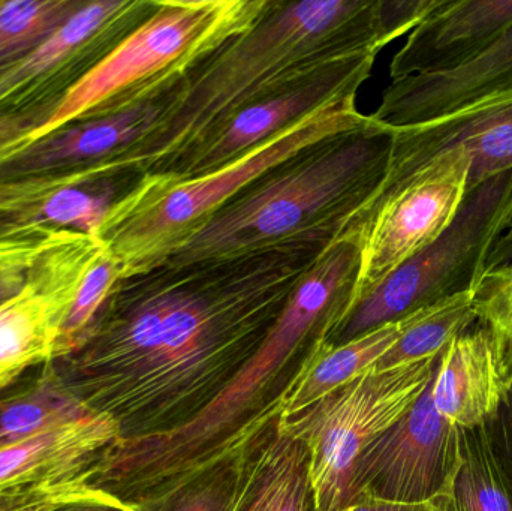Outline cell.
Masks as SVG:
<instances>
[{
  "label": "cell",
  "instance_id": "obj_13",
  "mask_svg": "<svg viewBox=\"0 0 512 511\" xmlns=\"http://www.w3.org/2000/svg\"><path fill=\"white\" fill-rule=\"evenodd\" d=\"M387 129L391 135L387 171L363 209L390 194L430 159L450 150L462 149L471 156L466 194L512 171V90L484 96L418 125Z\"/></svg>",
  "mask_w": 512,
  "mask_h": 511
},
{
  "label": "cell",
  "instance_id": "obj_2",
  "mask_svg": "<svg viewBox=\"0 0 512 511\" xmlns=\"http://www.w3.org/2000/svg\"><path fill=\"white\" fill-rule=\"evenodd\" d=\"M439 0H271L248 32L198 63L159 98L152 131L116 158L111 176L161 174L198 141L251 105L288 92L325 69L379 54L411 32Z\"/></svg>",
  "mask_w": 512,
  "mask_h": 511
},
{
  "label": "cell",
  "instance_id": "obj_21",
  "mask_svg": "<svg viewBox=\"0 0 512 511\" xmlns=\"http://www.w3.org/2000/svg\"><path fill=\"white\" fill-rule=\"evenodd\" d=\"M478 321L474 290L454 294L406 317L396 344L373 366L385 371L394 366L439 357L442 351Z\"/></svg>",
  "mask_w": 512,
  "mask_h": 511
},
{
  "label": "cell",
  "instance_id": "obj_20",
  "mask_svg": "<svg viewBox=\"0 0 512 511\" xmlns=\"http://www.w3.org/2000/svg\"><path fill=\"white\" fill-rule=\"evenodd\" d=\"M406 317L385 324L340 347H328L325 339H322L315 357L292 389L282 419L300 413L328 393L346 386L373 369L402 335Z\"/></svg>",
  "mask_w": 512,
  "mask_h": 511
},
{
  "label": "cell",
  "instance_id": "obj_22",
  "mask_svg": "<svg viewBox=\"0 0 512 511\" xmlns=\"http://www.w3.org/2000/svg\"><path fill=\"white\" fill-rule=\"evenodd\" d=\"M453 511H512V476L489 426L466 432L454 480Z\"/></svg>",
  "mask_w": 512,
  "mask_h": 511
},
{
  "label": "cell",
  "instance_id": "obj_5",
  "mask_svg": "<svg viewBox=\"0 0 512 511\" xmlns=\"http://www.w3.org/2000/svg\"><path fill=\"white\" fill-rule=\"evenodd\" d=\"M370 122L346 99L315 111L242 158L194 177H138L108 210L95 237L122 279L155 269L252 182L325 138Z\"/></svg>",
  "mask_w": 512,
  "mask_h": 511
},
{
  "label": "cell",
  "instance_id": "obj_18",
  "mask_svg": "<svg viewBox=\"0 0 512 511\" xmlns=\"http://www.w3.org/2000/svg\"><path fill=\"white\" fill-rule=\"evenodd\" d=\"M120 438L122 432L113 417L90 411L80 419L0 447V497L81 473Z\"/></svg>",
  "mask_w": 512,
  "mask_h": 511
},
{
  "label": "cell",
  "instance_id": "obj_19",
  "mask_svg": "<svg viewBox=\"0 0 512 511\" xmlns=\"http://www.w3.org/2000/svg\"><path fill=\"white\" fill-rule=\"evenodd\" d=\"M230 511H316L306 444L277 426L243 458Z\"/></svg>",
  "mask_w": 512,
  "mask_h": 511
},
{
  "label": "cell",
  "instance_id": "obj_28",
  "mask_svg": "<svg viewBox=\"0 0 512 511\" xmlns=\"http://www.w3.org/2000/svg\"><path fill=\"white\" fill-rule=\"evenodd\" d=\"M478 321L492 333L512 392V260L489 270L474 288Z\"/></svg>",
  "mask_w": 512,
  "mask_h": 511
},
{
  "label": "cell",
  "instance_id": "obj_14",
  "mask_svg": "<svg viewBox=\"0 0 512 511\" xmlns=\"http://www.w3.org/2000/svg\"><path fill=\"white\" fill-rule=\"evenodd\" d=\"M378 54L343 60L288 92L251 105L180 155L164 173L194 177L218 170L315 111L346 99L372 75Z\"/></svg>",
  "mask_w": 512,
  "mask_h": 511
},
{
  "label": "cell",
  "instance_id": "obj_1",
  "mask_svg": "<svg viewBox=\"0 0 512 511\" xmlns=\"http://www.w3.org/2000/svg\"><path fill=\"white\" fill-rule=\"evenodd\" d=\"M328 246L164 263L120 279L60 378L116 420L120 440L180 428L251 359Z\"/></svg>",
  "mask_w": 512,
  "mask_h": 511
},
{
  "label": "cell",
  "instance_id": "obj_24",
  "mask_svg": "<svg viewBox=\"0 0 512 511\" xmlns=\"http://www.w3.org/2000/svg\"><path fill=\"white\" fill-rule=\"evenodd\" d=\"M134 182L132 179H107L87 185L63 186L30 210L17 227L71 230L95 237L114 201Z\"/></svg>",
  "mask_w": 512,
  "mask_h": 511
},
{
  "label": "cell",
  "instance_id": "obj_3",
  "mask_svg": "<svg viewBox=\"0 0 512 511\" xmlns=\"http://www.w3.org/2000/svg\"><path fill=\"white\" fill-rule=\"evenodd\" d=\"M357 272V242L334 240L227 386L180 428L108 447L93 462V485L128 506H149L252 452L279 426L292 389L345 308Z\"/></svg>",
  "mask_w": 512,
  "mask_h": 511
},
{
  "label": "cell",
  "instance_id": "obj_32",
  "mask_svg": "<svg viewBox=\"0 0 512 511\" xmlns=\"http://www.w3.org/2000/svg\"><path fill=\"white\" fill-rule=\"evenodd\" d=\"M41 125L35 117L0 116V146L17 140L21 135L29 134Z\"/></svg>",
  "mask_w": 512,
  "mask_h": 511
},
{
  "label": "cell",
  "instance_id": "obj_30",
  "mask_svg": "<svg viewBox=\"0 0 512 511\" xmlns=\"http://www.w3.org/2000/svg\"><path fill=\"white\" fill-rule=\"evenodd\" d=\"M53 231L0 227V305L20 293Z\"/></svg>",
  "mask_w": 512,
  "mask_h": 511
},
{
  "label": "cell",
  "instance_id": "obj_23",
  "mask_svg": "<svg viewBox=\"0 0 512 511\" xmlns=\"http://www.w3.org/2000/svg\"><path fill=\"white\" fill-rule=\"evenodd\" d=\"M50 365L30 392L0 405V447L80 419L93 411L66 389L62 378Z\"/></svg>",
  "mask_w": 512,
  "mask_h": 511
},
{
  "label": "cell",
  "instance_id": "obj_8",
  "mask_svg": "<svg viewBox=\"0 0 512 511\" xmlns=\"http://www.w3.org/2000/svg\"><path fill=\"white\" fill-rule=\"evenodd\" d=\"M439 357L370 369L300 413L283 417L279 431L306 444L316 511L351 506L361 455L396 425L423 395Z\"/></svg>",
  "mask_w": 512,
  "mask_h": 511
},
{
  "label": "cell",
  "instance_id": "obj_33",
  "mask_svg": "<svg viewBox=\"0 0 512 511\" xmlns=\"http://www.w3.org/2000/svg\"><path fill=\"white\" fill-rule=\"evenodd\" d=\"M125 507V506H122ZM114 509H120V507L113 506H80L74 507V509H69L65 511H111Z\"/></svg>",
  "mask_w": 512,
  "mask_h": 511
},
{
  "label": "cell",
  "instance_id": "obj_29",
  "mask_svg": "<svg viewBox=\"0 0 512 511\" xmlns=\"http://www.w3.org/2000/svg\"><path fill=\"white\" fill-rule=\"evenodd\" d=\"M243 458L233 464L224 465L207 476L200 477L156 503L135 507V509L138 511H230L231 501L239 483Z\"/></svg>",
  "mask_w": 512,
  "mask_h": 511
},
{
  "label": "cell",
  "instance_id": "obj_12",
  "mask_svg": "<svg viewBox=\"0 0 512 511\" xmlns=\"http://www.w3.org/2000/svg\"><path fill=\"white\" fill-rule=\"evenodd\" d=\"M465 434L436 410L430 381L408 413L361 455L352 504L364 498L396 503L432 500L456 479Z\"/></svg>",
  "mask_w": 512,
  "mask_h": 511
},
{
  "label": "cell",
  "instance_id": "obj_31",
  "mask_svg": "<svg viewBox=\"0 0 512 511\" xmlns=\"http://www.w3.org/2000/svg\"><path fill=\"white\" fill-rule=\"evenodd\" d=\"M453 491L454 482L432 500L423 503H396L378 498H364L340 511H453Z\"/></svg>",
  "mask_w": 512,
  "mask_h": 511
},
{
  "label": "cell",
  "instance_id": "obj_17",
  "mask_svg": "<svg viewBox=\"0 0 512 511\" xmlns=\"http://www.w3.org/2000/svg\"><path fill=\"white\" fill-rule=\"evenodd\" d=\"M510 395L492 333L484 326L454 339L439 356L432 378L438 413L462 431L486 428Z\"/></svg>",
  "mask_w": 512,
  "mask_h": 511
},
{
  "label": "cell",
  "instance_id": "obj_9",
  "mask_svg": "<svg viewBox=\"0 0 512 511\" xmlns=\"http://www.w3.org/2000/svg\"><path fill=\"white\" fill-rule=\"evenodd\" d=\"M471 165L465 150L441 153L349 222L340 237H352L357 242L358 272L340 314L429 248L450 227L465 201Z\"/></svg>",
  "mask_w": 512,
  "mask_h": 511
},
{
  "label": "cell",
  "instance_id": "obj_26",
  "mask_svg": "<svg viewBox=\"0 0 512 511\" xmlns=\"http://www.w3.org/2000/svg\"><path fill=\"white\" fill-rule=\"evenodd\" d=\"M80 506H126L92 483V467L0 497V511H65Z\"/></svg>",
  "mask_w": 512,
  "mask_h": 511
},
{
  "label": "cell",
  "instance_id": "obj_15",
  "mask_svg": "<svg viewBox=\"0 0 512 511\" xmlns=\"http://www.w3.org/2000/svg\"><path fill=\"white\" fill-rule=\"evenodd\" d=\"M507 90H512V24L480 56L460 68L391 80L370 117L384 128L418 125Z\"/></svg>",
  "mask_w": 512,
  "mask_h": 511
},
{
  "label": "cell",
  "instance_id": "obj_27",
  "mask_svg": "<svg viewBox=\"0 0 512 511\" xmlns=\"http://www.w3.org/2000/svg\"><path fill=\"white\" fill-rule=\"evenodd\" d=\"M120 279L122 276L116 261L102 251L84 276L83 284L60 332L54 360L66 359L83 345Z\"/></svg>",
  "mask_w": 512,
  "mask_h": 511
},
{
  "label": "cell",
  "instance_id": "obj_6",
  "mask_svg": "<svg viewBox=\"0 0 512 511\" xmlns=\"http://www.w3.org/2000/svg\"><path fill=\"white\" fill-rule=\"evenodd\" d=\"M271 0H158L153 14L56 105L24 143L81 120L158 101L198 63L255 26Z\"/></svg>",
  "mask_w": 512,
  "mask_h": 511
},
{
  "label": "cell",
  "instance_id": "obj_34",
  "mask_svg": "<svg viewBox=\"0 0 512 511\" xmlns=\"http://www.w3.org/2000/svg\"><path fill=\"white\" fill-rule=\"evenodd\" d=\"M111 511H138V510L135 509V507L128 506V504H126L125 507H120V509H114V510H111Z\"/></svg>",
  "mask_w": 512,
  "mask_h": 511
},
{
  "label": "cell",
  "instance_id": "obj_16",
  "mask_svg": "<svg viewBox=\"0 0 512 511\" xmlns=\"http://www.w3.org/2000/svg\"><path fill=\"white\" fill-rule=\"evenodd\" d=\"M511 24L512 0H439L393 57L391 80L460 68Z\"/></svg>",
  "mask_w": 512,
  "mask_h": 511
},
{
  "label": "cell",
  "instance_id": "obj_10",
  "mask_svg": "<svg viewBox=\"0 0 512 511\" xmlns=\"http://www.w3.org/2000/svg\"><path fill=\"white\" fill-rule=\"evenodd\" d=\"M158 0H95L53 35L0 71V116L35 117L41 123L63 96L141 26Z\"/></svg>",
  "mask_w": 512,
  "mask_h": 511
},
{
  "label": "cell",
  "instance_id": "obj_25",
  "mask_svg": "<svg viewBox=\"0 0 512 511\" xmlns=\"http://www.w3.org/2000/svg\"><path fill=\"white\" fill-rule=\"evenodd\" d=\"M84 0H0V71L53 35Z\"/></svg>",
  "mask_w": 512,
  "mask_h": 511
},
{
  "label": "cell",
  "instance_id": "obj_4",
  "mask_svg": "<svg viewBox=\"0 0 512 511\" xmlns=\"http://www.w3.org/2000/svg\"><path fill=\"white\" fill-rule=\"evenodd\" d=\"M390 147V132L370 117L363 128L300 150L237 194L165 263L231 260L298 243L331 245L378 191Z\"/></svg>",
  "mask_w": 512,
  "mask_h": 511
},
{
  "label": "cell",
  "instance_id": "obj_11",
  "mask_svg": "<svg viewBox=\"0 0 512 511\" xmlns=\"http://www.w3.org/2000/svg\"><path fill=\"white\" fill-rule=\"evenodd\" d=\"M104 248L96 237L54 230L20 293L0 305V392L56 359L63 324Z\"/></svg>",
  "mask_w": 512,
  "mask_h": 511
},
{
  "label": "cell",
  "instance_id": "obj_7",
  "mask_svg": "<svg viewBox=\"0 0 512 511\" xmlns=\"http://www.w3.org/2000/svg\"><path fill=\"white\" fill-rule=\"evenodd\" d=\"M511 224L512 171L468 192L442 236L340 314L328 327L325 344L340 347L439 300L474 290Z\"/></svg>",
  "mask_w": 512,
  "mask_h": 511
}]
</instances>
